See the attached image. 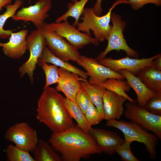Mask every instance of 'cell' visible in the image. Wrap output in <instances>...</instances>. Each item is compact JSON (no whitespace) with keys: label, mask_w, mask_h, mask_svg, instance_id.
I'll list each match as a JSON object with an SVG mask.
<instances>
[{"label":"cell","mask_w":161,"mask_h":161,"mask_svg":"<svg viewBox=\"0 0 161 161\" xmlns=\"http://www.w3.org/2000/svg\"><path fill=\"white\" fill-rule=\"evenodd\" d=\"M48 142L63 161H79L102 153L89 134L77 126L62 132L53 133Z\"/></svg>","instance_id":"1"},{"label":"cell","mask_w":161,"mask_h":161,"mask_svg":"<svg viewBox=\"0 0 161 161\" xmlns=\"http://www.w3.org/2000/svg\"><path fill=\"white\" fill-rule=\"evenodd\" d=\"M37 102V119L53 133L64 131L75 124L64 104V97L55 89L47 87Z\"/></svg>","instance_id":"2"},{"label":"cell","mask_w":161,"mask_h":161,"mask_svg":"<svg viewBox=\"0 0 161 161\" xmlns=\"http://www.w3.org/2000/svg\"><path fill=\"white\" fill-rule=\"evenodd\" d=\"M128 2L127 0H117L113 4L106 14L101 16L95 13L93 7L84 8L80 17L82 21L78 23L77 29L91 36L90 31H92L94 38L99 42L107 40L112 27V25L110 23L112 10L120 4H127Z\"/></svg>","instance_id":"3"},{"label":"cell","mask_w":161,"mask_h":161,"mask_svg":"<svg viewBox=\"0 0 161 161\" xmlns=\"http://www.w3.org/2000/svg\"><path fill=\"white\" fill-rule=\"evenodd\" d=\"M106 125L120 130L124 134L126 142L131 143L136 141L144 144L146 150L149 153V158L155 159L158 138L154 134L150 133L141 125L131 120L127 122L110 120H107Z\"/></svg>","instance_id":"4"},{"label":"cell","mask_w":161,"mask_h":161,"mask_svg":"<svg viewBox=\"0 0 161 161\" xmlns=\"http://www.w3.org/2000/svg\"><path fill=\"white\" fill-rule=\"evenodd\" d=\"M111 21L112 25L107 40V45L104 51L100 52L96 59L104 58L109 52L113 50L117 51L123 50L125 51L127 56L138 58V52L128 45L124 38L123 32L126 27V22L122 20L120 15L115 13H112Z\"/></svg>","instance_id":"5"},{"label":"cell","mask_w":161,"mask_h":161,"mask_svg":"<svg viewBox=\"0 0 161 161\" xmlns=\"http://www.w3.org/2000/svg\"><path fill=\"white\" fill-rule=\"evenodd\" d=\"M126 109L123 114L127 118L152 131L161 139V115L152 113L136 103H125Z\"/></svg>","instance_id":"6"},{"label":"cell","mask_w":161,"mask_h":161,"mask_svg":"<svg viewBox=\"0 0 161 161\" xmlns=\"http://www.w3.org/2000/svg\"><path fill=\"white\" fill-rule=\"evenodd\" d=\"M42 28H37L32 30L27 38V49L30 52V55L28 60L19 68L20 77H23L27 74L32 85L34 80V71L38 64V60L47 45Z\"/></svg>","instance_id":"7"},{"label":"cell","mask_w":161,"mask_h":161,"mask_svg":"<svg viewBox=\"0 0 161 161\" xmlns=\"http://www.w3.org/2000/svg\"><path fill=\"white\" fill-rule=\"evenodd\" d=\"M45 23L42 28V32L46 45L51 52L64 61L70 60L77 63L79 61L81 55L78 50L64 38L48 28Z\"/></svg>","instance_id":"8"},{"label":"cell","mask_w":161,"mask_h":161,"mask_svg":"<svg viewBox=\"0 0 161 161\" xmlns=\"http://www.w3.org/2000/svg\"><path fill=\"white\" fill-rule=\"evenodd\" d=\"M4 137L17 147L29 152L34 150L38 140L36 131L25 122L17 123L10 126Z\"/></svg>","instance_id":"9"},{"label":"cell","mask_w":161,"mask_h":161,"mask_svg":"<svg viewBox=\"0 0 161 161\" xmlns=\"http://www.w3.org/2000/svg\"><path fill=\"white\" fill-rule=\"evenodd\" d=\"M46 26L57 34L64 38L77 50L86 45L93 44L99 45V42L94 38L86 33L81 32L70 24L67 20L60 22L45 23Z\"/></svg>","instance_id":"10"},{"label":"cell","mask_w":161,"mask_h":161,"mask_svg":"<svg viewBox=\"0 0 161 161\" xmlns=\"http://www.w3.org/2000/svg\"><path fill=\"white\" fill-rule=\"evenodd\" d=\"M52 0H38L33 5L24 7L16 12L12 18L15 21L32 22L37 29L42 28L44 21L49 16L48 12L52 7Z\"/></svg>","instance_id":"11"},{"label":"cell","mask_w":161,"mask_h":161,"mask_svg":"<svg viewBox=\"0 0 161 161\" xmlns=\"http://www.w3.org/2000/svg\"><path fill=\"white\" fill-rule=\"evenodd\" d=\"M160 53L148 58H130L126 57L115 59L110 57L98 60V62L108 67L112 71L118 72L121 69H125L134 75L137 76L144 68L150 66H153L154 61L161 55Z\"/></svg>","instance_id":"12"},{"label":"cell","mask_w":161,"mask_h":161,"mask_svg":"<svg viewBox=\"0 0 161 161\" xmlns=\"http://www.w3.org/2000/svg\"><path fill=\"white\" fill-rule=\"evenodd\" d=\"M77 63L86 71L87 75L90 77L89 82L91 84H101L110 78L125 79L121 74L99 64L96 59L81 55Z\"/></svg>","instance_id":"13"},{"label":"cell","mask_w":161,"mask_h":161,"mask_svg":"<svg viewBox=\"0 0 161 161\" xmlns=\"http://www.w3.org/2000/svg\"><path fill=\"white\" fill-rule=\"evenodd\" d=\"M89 134L92 137L101 152L112 155L117 147L125 142L118 134L114 132L91 127Z\"/></svg>","instance_id":"14"},{"label":"cell","mask_w":161,"mask_h":161,"mask_svg":"<svg viewBox=\"0 0 161 161\" xmlns=\"http://www.w3.org/2000/svg\"><path fill=\"white\" fill-rule=\"evenodd\" d=\"M58 71L59 80L55 89L63 92L67 99L76 103L77 94L83 88L80 80H84L80 78L77 74L61 67Z\"/></svg>","instance_id":"15"},{"label":"cell","mask_w":161,"mask_h":161,"mask_svg":"<svg viewBox=\"0 0 161 161\" xmlns=\"http://www.w3.org/2000/svg\"><path fill=\"white\" fill-rule=\"evenodd\" d=\"M28 32V30L23 29L16 33L12 32L8 42H0V47H2L4 54L13 59L21 57L27 49L26 37Z\"/></svg>","instance_id":"16"},{"label":"cell","mask_w":161,"mask_h":161,"mask_svg":"<svg viewBox=\"0 0 161 161\" xmlns=\"http://www.w3.org/2000/svg\"><path fill=\"white\" fill-rule=\"evenodd\" d=\"M127 100L122 96L106 90L103 97L104 119L108 120L120 119L124 112L123 104Z\"/></svg>","instance_id":"17"},{"label":"cell","mask_w":161,"mask_h":161,"mask_svg":"<svg viewBox=\"0 0 161 161\" xmlns=\"http://www.w3.org/2000/svg\"><path fill=\"white\" fill-rule=\"evenodd\" d=\"M118 72L126 78L128 85L135 92L137 102L140 106L144 107L147 101L156 93L148 88L137 76L127 70L121 69Z\"/></svg>","instance_id":"18"},{"label":"cell","mask_w":161,"mask_h":161,"mask_svg":"<svg viewBox=\"0 0 161 161\" xmlns=\"http://www.w3.org/2000/svg\"><path fill=\"white\" fill-rule=\"evenodd\" d=\"M50 63L61 68L75 73L86 80L88 75L84 71L79 69L68 62L64 61L53 54L49 48L46 46L39 58L38 64L40 66L43 63Z\"/></svg>","instance_id":"19"},{"label":"cell","mask_w":161,"mask_h":161,"mask_svg":"<svg viewBox=\"0 0 161 161\" xmlns=\"http://www.w3.org/2000/svg\"><path fill=\"white\" fill-rule=\"evenodd\" d=\"M137 76L149 89L156 92H161V70L153 66L147 67Z\"/></svg>","instance_id":"20"},{"label":"cell","mask_w":161,"mask_h":161,"mask_svg":"<svg viewBox=\"0 0 161 161\" xmlns=\"http://www.w3.org/2000/svg\"><path fill=\"white\" fill-rule=\"evenodd\" d=\"M35 161H61L60 154L54 149L49 142L38 140L32 151Z\"/></svg>","instance_id":"21"},{"label":"cell","mask_w":161,"mask_h":161,"mask_svg":"<svg viewBox=\"0 0 161 161\" xmlns=\"http://www.w3.org/2000/svg\"><path fill=\"white\" fill-rule=\"evenodd\" d=\"M83 89L89 97L92 102L95 106L104 119V113L103 109V97L106 90L99 84H91L86 80H80Z\"/></svg>","instance_id":"22"},{"label":"cell","mask_w":161,"mask_h":161,"mask_svg":"<svg viewBox=\"0 0 161 161\" xmlns=\"http://www.w3.org/2000/svg\"><path fill=\"white\" fill-rule=\"evenodd\" d=\"M64 104L71 117L76 121L77 126L89 133L91 126L89 125L85 114L77 103L65 97Z\"/></svg>","instance_id":"23"},{"label":"cell","mask_w":161,"mask_h":161,"mask_svg":"<svg viewBox=\"0 0 161 161\" xmlns=\"http://www.w3.org/2000/svg\"><path fill=\"white\" fill-rule=\"evenodd\" d=\"M89 0H73V3H69L67 5L68 10L62 16L58 17L55 21V22L58 23L67 20L69 17L74 18L75 21L73 25L77 26L79 22V18L82 15L84 7Z\"/></svg>","instance_id":"24"},{"label":"cell","mask_w":161,"mask_h":161,"mask_svg":"<svg viewBox=\"0 0 161 161\" xmlns=\"http://www.w3.org/2000/svg\"><path fill=\"white\" fill-rule=\"evenodd\" d=\"M115 78L107 79L103 83L99 84L106 89V90L113 92L126 97L129 101L136 103L137 101L130 97L126 93L128 92L131 89L127 81Z\"/></svg>","instance_id":"25"},{"label":"cell","mask_w":161,"mask_h":161,"mask_svg":"<svg viewBox=\"0 0 161 161\" xmlns=\"http://www.w3.org/2000/svg\"><path fill=\"white\" fill-rule=\"evenodd\" d=\"M22 4L21 0H16L13 4H9L5 6V11L0 15V38H6L10 36L13 30H5L3 29V27L7 20L15 15Z\"/></svg>","instance_id":"26"},{"label":"cell","mask_w":161,"mask_h":161,"mask_svg":"<svg viewBox=\"0 0 161 161\" xmlns=\"http://www.w3.org/2000/svg\"><path fill=\"white\" fill-rule=\"evenodd\" d=\"M29 152L12 144L8 145L5 150L8 161H35Z\"/></svg>","instance_id":"27"},{"label":"cell","mask_w":161,"mask_h":161,"mask_svg":"<svg viewBox=\"0 0 161 161\" xmlns=\"http://www.w3.org/2000/svg\"><path fill=\"white\" fill-rule=\"evenodd\" d=\"M46 75V81L43 89L51 84L58 83L59 80V76L58 66L53 64L50 65L43 62L40 65Z\"/></svg>","instance_id":"28"},{"label":"cell","mask_w":161,"mask_h":161,"mask_svg":"<svg viewBox=\"0 0 161 161\" xmlns=\"http://www.w3.org/2000/svg\"><path fill=\"white\" fill-rule=\"evenodd\" d=\"M144 107L152 113L161 115V92H156L147 101Z\"/></svg>","instance_id":"29"},{"label":"cell","mask_w":161,"mask_h":161,"mask_svg":"<svg viewBox=\"0 0 161 161\" xmlns=\"http://www.w3.org/2000/svg\"><path fill=\"white\" fill-rule=\"evenodd\" d=\"M89 125L92 126L98 124L104 119L103 117L92 102L84 114Z\"/></svg>","instance_id":"30"},{"label":"cell","mask_w":161,"mask_h":161,"mask_svg":"<svg viewBox=\"0 0 161 161\" xmlns=\"http://www.w3.org/2000/svg\"><path fill=\"white\" fill-rule=\"evenodd\" d=\"M131 143L125 142L117 148L115 152L123 161H139L133 154L131 149Z\"/></svg>","instance_id":"31"},{"label":"cell","mask_w":161,"mask_h":161,"mask_svg":"<svg viewBox=\"0 0 161 161\" xmlns=\"http://www.w3.org/2000/svg\"><path fill=\"white\" fill-rule=\"evenodd\" d=\"M76 100L77 104L84 114L89 108L91 101L83 88L77 93Z\"/></svg>","instance_id":"32"},{"label":"cell","mask_w":161,"mask_h":161,"mask_svg":"<svg viewBox=\"0 0 161 161\" xmlns=\"http://www.w3.org/2000/svg\"><path fill=\"white\" fill-rule=\"evenodd\" d=\"M148 4L160 6L161 5V0H129L128 3L134 10H137Z\"/></svg>","instance_id":"33"},{"label":"cell","mask_w":161,"mask_h":161,"mask_svg":"<svg viewBox=\"0 0 161 161\" xmlns=\"http://www.w3.org/2000/svg\"><path fill=\"white\" fill-rule=\"evenodd\" d=\"M102 0H96V1L93 7L95 13L98 16H100L103 12L101 6Z\"/></svg>","instance_id":"34"},{"label":"cell","mask_w":161,"mask_h":161,"mask_svg":"<svg viewBox=\"0 0 161 161\" xmlns=\"http://www.w3.org/2000/svg\"><path fill=\"white\" fill-rule=\"evenodd\" d=\"M153 67L161 70V55L154 60Z\"/></svg>","instance_id":"35"},{"label":"cell","mask_w":161,"mask_h":161,"mask_svg":"<svg viewBox=\"0 0 161 161\" xmlns=\"http://www.w3.org/2000/svg\"><path fill=\"white\" fill-rule=\"evenodd\" d=\"M12 0H0V11L2 8L7 5L10 4Z\"/></svg>","instance_id":"36"}]
</instances>
